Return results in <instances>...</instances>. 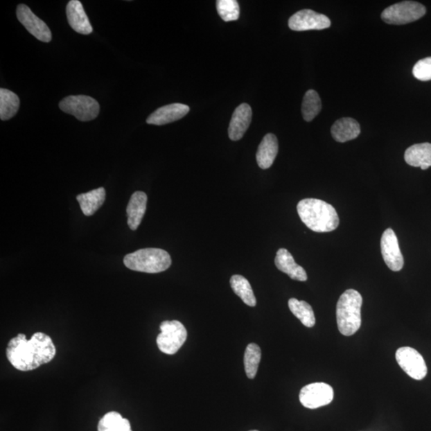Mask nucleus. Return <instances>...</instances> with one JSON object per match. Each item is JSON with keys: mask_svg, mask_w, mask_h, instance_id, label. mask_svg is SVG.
I'll list each match as a JSON object with an SVG mask.
<instances>
[{"mask_svg": "<svg viewBox=\"0 0 431 431\" xmlns=\"http://www.w3.org/2000/svg\"><path fill=\"white\" fill-rule=\"evenodd\" d=\"M7 358L15 369L29 371L49 364L56 355L55 346L49 335L36 333L30 340L20 333L9 341Z\"/></svg>", "mask_w": 431, "mask_h": 431, "instance_id": "1", "label": "nucleus"}, {"mask_svg": "<svg viewBox=\"0 0 431 431\" xmlns=\"http://www.w3.org/2000/svg\"><path fill=\"white\" fill-rule=\"evenodd\" d=\"M297 212L303 223L314 232H332L340 225L339 216L335 208L322 200H302L297 204Z\"/></svg>", "mask_w": 431, "mask_h": 431, "instance_id": "2", "label": "nucleus"}, {"mask_svg": "<svg viewBox=\"0 0 431 431\" xmlns=\"http://www.w3.org/2000/svg\"><path fill=\"white\" fill-rule=\"evenodd\" d=\"M362 304V296L354 289L342 294L336 306V320L342 335L351 336L360 328Z\"/></svg>", "mask_w": 431, "mask_h": 431, "instance_id": "3", "label": "nucleus"}, {"mask_svg": "<svg viewBox=\"0 0 431 431\" xmlns=\"http://www.w3.org/2000/svg\"><path fill=\"white\" fill-rule=\"evenodd\" d=\"M124 265L129 270L146 272L159 273L169 269L171 257L165 250L157 248L139 249L124 257Z\"/></svg>", "mask_w": 431, "mask_h": 431, "instance_id": "4", "label": "nucleus"}, {"mask_svg": "<svg viewBox=\"0 0 431 431\" xmlns=\"http://www.w3.org/2000/svg\"><path fill=\"white\" fill-rule=\"evenodd\" d=\"M161 333L157 335V344L163 353L175 355L187 339V331L177 320H166L160 325Z\"/></svg>", "mask_w": 431, "mask_h": 431, "instance_id": "5", "label": "nucleus"}, {"mask_svg": "<svg viewBox=\"0 0 431 431\" xmlns=\"http://www.w3.org/2000/svg\"><path fill=\"white\" fill-rule=\"evenodd\" d=\"M427 12L423 4L414 1H403L383 10L381 18L385 23L403 25L421 19Z\"/></svg>", "mask_w": 431, "mask_h": 431, "instance_id": "6", "label": "nucleus"}, {"mask_svg": "<svg viewBox=\"0 0 431 431\" xmlns=\"http://www.w3.org/2000/svg\"><path fill=\"white\" fill-rule=\"evenodd\" d=\"M60 108L81 122L96 119L100 112L99 103L87 96H71L63 98L60 103Z\"/></svg>", "mask_w": 431, "mask_h": 431, "instance_id": "7", "label": "nucleus"}, {"mask_svg": "<svg viewBox=\"0 0 431 431\" xmlns=\"http://www.w3.org/2000/svg\"><path fill=\"white\" fill-rule=\"evenodd\" d=\"M396 358L401 369L416 380H422L428 374V367L423 357L410 346H403L396 351Z\"/></svg>", "mask_w": 431, "mask_h": 431, "instance_id": "8", "label": "nucleus"}, {"mask_svg": "<svg viewBox=\"0 0 431 431\" xmlns=\"http://www.w3.org/2000/svg\"><path fill=\"white\" fill-rule=\"evenodd\" d=\"M299 398L304 407L317 409L332 403L334 392L327 383L314 382L304 387Z\"/></svg>", "mask_w": 431, "mask_h": 431, "instance_id": "9", "label": "nucleus"}, {"mask_svg": "<svg viewBox=\"0 0 431 431\" xmlns=\"http://www.w3.org/2000/svg\"><path fill=\"white\" fill-rule=\"evenodd\" d=\"M330 26L331 20L328 17L310 9L299 10L288 20L289 28L296 31L324 30Z\"/></svg>", "mask_w": 431, "mask_h": 431, "instance_id": "10", "label": "nucleus"}, {"mask_svg": "<svg viewBox=\"0 0 431 431\" xmlns=\"http://www.w3.org/2000/svg\"><path fill=\"white\" fill-rule=\"evenodd\" d=\"M17 18L29 33L44 43H49L52 39L49 26L31 12L25 4H19L17 10Z\"/></svg>", "mask_w": 431, "mask_h": 431, "instance_id": "11", "label": "nucleus"}, {"mask_svg": "<svg viewBox=\"0 0 431 431\" xmlns=\"http://www.w3.org/2000/svg\"><path fill=\"white\" fill-rule=\"evenodd\" d=\"M381 251L383 260L391 270L398 272L404 265L403 256L398 245L397 236L393 229H387L381 238Z\"/></svg>", "mask_w": 431, "mask_h": 431, "instance_id": "12", "label": "nucleus"}, {"mask_svg": "<svg viewBox=\"0 0 431 431\" xmlns=\"http://www.w3.org/2000/svg\"><path fill=\"white\" fill-rule=\"evenodd\" d=\"M189 107L187 105L181 103H173L167 106L160 107L151 114L146 123L150 125H162L168 123L176 122L180 120L189 112Z\"/></svg>", "mask_w": 431, "mask_h": 431, "instance_id": "13", "label": "nucleus"}, {"mask_svg": "<svg viewBox=\"0 0 431 431\" xmlns=\"http://www.w3.org/2000/svg\"><path fill=\"white\" fill-rule=\"evenodd\" d=\"M252 112L249 104L243 103L236 107L229 127V139L238 141L243 138L252 122Z\"/></svg>", "mask_w": 431, "mask_h": 431, "instance_id": "14", "label": "nucleus"}, {"mask_svg": "<svg viewBox=\"0 0 431 431\" xmlns=\"http://www.w3.org/2000/svg\"><path fill=\"white\" fill-rule=\"evenodd\" d=\"M67 17L72 29L82 35H90L93 28L82 4L78 0H71L67 6Z\"/></svg>", "mask_w": 431, "mask_h": 431, "instance_id": "15", "label": "nucleus"}, {"mask_svg": "<svg viewBox=\"0 0 431 431\" xmlns=\"http://www.w3.org/2000/svg\"><path fill=\"white\" fill-rule=\"evenodd\" d=\"M275 265L279 270L286 273L292 280L298 281L308 280L306 271L297 264L290 252L286 249H280L277 251Z\"/></svg>", "mask_w": 431, "mask_h": 431, "instance_id": "16", "label": "nucleus"}, {"mask_svg": "<svg viewBox=\"0 0 431 431\" xmlns=\"http://www.w3.org/2000/svg\"><path fill=\"white\" fill-rule=\"evenodd\" d=\"M279 144L276 135L267 134L259 145L256 153V161L262 170L270 168L278 154Z\"/></svg>", "mask_w": 431, "mask_h": 431, "instance_id": "17", "label": "nucleus"}, {"mask_svg": "<svg viewBox=\"0 0 431 431\" xmlns=\"http://www.w3.org/2000/svg\"><path fill=\"white\" fill-rule=\"evenodd\" d=\"M147 196L144 192L137 191L131 196L126 213L128 216V225L131 230L138 229L144 218L146 210Z\"/></svg>", "mask_w": 431, "mask_h": 431, "instance_id": "18", "label": "nucleus"}, {"mask_svg": "<svg viewBox=\"0 0 431 431\" xmlns=\"http://www.w3.org/2000/svg\"><path fill=\"white\" fill-rule=\"evenodd\" d=\"M360 125L356 120L351 118H340L333 124L331 133L338 143L355 139L360 134Z\"/></svg>", "mask_w": 431, "mask_h": 431, "instance_id": "19", "label": "nucleus"}, {"mask_svg": "<svg viewBox=\"0 0 431 431\" xmlns=\"http://www.w3.org/2000/svg\"><path fill=\"white\" fill-rule=\"evenodd\" d=\"M404 159L410 166L428 170L431 166V144H415L409 147L405 152Z\"/></svg>", "mask_w": 431, "mask_h": 431, "instance_id": "20", "label": "nucleus"}, {"mask_svg": "<svg viewBox=\"0 0 431 431\" xmlns=\"http://www.w3.org/2000/svg\"><path fill=\"white\" fill-rule=\"evenodd\" d=\"M105 200H106V191L103 187L77 196V201L83 214L87 217L96 213L103 206Z\"/></svg>", "mask_w": 431, "mask_h": 431, "instance_id": "21", "label": "nucleus"}, {"mask_svg": "<svg viewBox=\"0 0 431 431\" xmlns=\"http://www.w3.org/2000/svg\"><path fill=\"white\" fill-rule=\"evenodd\" d=\"M19 104L17 94L7 89H0V118L2 121L12 118L18 112Z\"/></svg>", "mask_w": 431, "mask_h": 431, "instance_id": "22", "label": "nucleus"}, {"mask_svg": "<svg viewBox=\"0 0 431 431\" xmlns=\"http://www.w3.org/2000/svg\"><path fill=\"white\" fill-rule=\"evenodd\" d=\"M230 285L236 295H238L247 306L255 307L256 299L250 283L246 278L240 275H234L230 279Z\"/></svg>", "mask_w": 431, "mask_h": 431, "instance_id": "23", "label": "nucleus"}, {"mask_svg": "<svg viewBox=\"0 0 431 431\" xmlns=\"http://www.w3.org/2000/svg\"><path fill=\"white\" fill-rule=\"evenodd\" d=\"M288 307L292 313L301 320V322L306 327H314L315 317L313 309L309 304L304 301H298L295 298H292L288 301Z\"/></svg>", "mask_w": 431, "mask_h": 431, "instance_id": "24", "label": "nucleus"}, {"mask_svg": "<svg viewBox=\"0 0 431 431\" xmlns=\"http://www.w3.org/2000/svg\"><path fill=\"white\" fill-rule=\"evenodd\" d=\"M98 431H132L128 419L118 412H112L100 419Z\"/></svg>", "mask_w": 431, "mask_h": 431, "instance_id": "25", "label": "nucleus"}, {"mask_svg": "<svg viewBox=\"0 0 431 431\" xmlns=\"http://www.w3.org/2000/svg\"><path fill=\"white\" fill-rule=\"evenodd\" d=\"M322 109V100L317 91L309 90L304 94L302 103V114L306 122H311Z\"/></svg>", "mask_w": 431, "mask_h": 431, "instance_id": "26", "label": "nucleus"}, {"mask_svg": "<svg viewBox=\"0 0 431 431\" xmlns=\"http://www.w3.org/2000/svg\"><path fill=\"white\" fill-rule=\"evenodd\" d=\"M261 360V350L256 344H250L247 346L245 352V369L247 377L254 378Z\"/></svg>", "mask_w": 431, "mask_h": 431, "instance_id": "27", "label": "nucleus"}, {"mask_svg": "<svg viewBox=\"0 0 431 431\" xmlns=\"http://www.w3.org/2000/svg\"><path fill=\"white\" fill-rule=\"evenodd\" d=\"M217 10L220 18L225 22L238 20L240 17V6L236 0H218Z\"/></svg>", "mask_w": 431, "mask_h": 431, "instance_id": "28", "label": "nucleus"}, {"mask_svg": "<svg viewBox=\"0 0 431 431\" xmlns=\"http://www.w3.org/2000/svg\"><path fill=\"white\" fill-rule=\"evenodd\" d=\"M413 75L419 80H431V57L419 60L413 68Z\"/></svg>", "mask_w": 431, "mask_h": 431, "instance_id": "29", "label": "nucleus"}, {"mask_svg": "<svg viewBox=\"0 0 431 431\" xmlns=\"http://www.w3.org/2000/svg\"><path fill=\"white\" fill-rule=\"evenodd\" d=\"M250 431H259V430H250Z\"/></svg>", "mask_w": 431, "mask_h": 431, "instance_id": "30", "label": "nucleus"}]
</instances>
